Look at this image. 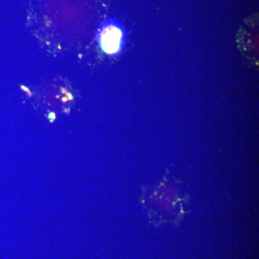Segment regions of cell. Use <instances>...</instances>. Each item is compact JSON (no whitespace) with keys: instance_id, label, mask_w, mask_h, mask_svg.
I'll use <instances>...</instances> for the list:
<instances>
[{"instance_id":"obj_1","label":"cell","mask_w":259,"mask_h":259,"mask_svg":"<svg viewBox=\"0 0 259 259\" xmlns=\"http://www.w3.org/2000/svg\"><path fill=\"white\" fill-rule=\"evenodd\" d=\"M97 37L102 50L110 55L119 54L125 41L122 28L118 24L111 21L102 24L97 32Z\"/></svg>"}]
</instances>
